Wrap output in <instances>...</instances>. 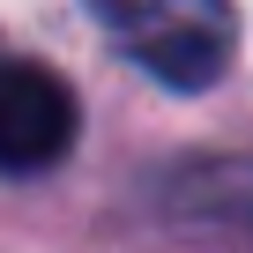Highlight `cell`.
<instances>
[{
    "label": "cell",
    "mask_w": 253,
    "mask_h": 253,
    "mask_svg": "<svg viewBox=\"0 0 253 253\" xmlns=\"http://www.w3.org/2000/svg\"><path fill=\"white\" fill-rule=\"evenodd\" d=\"M75 142V97L52 67L38 60H8V82H0V164L15 179L45 171L60 149Z\"/></svg>",
    "instance_id": "obj_2"
},
{
    "label": "cell",
    "mask_w": 253,
    "mask_h": 253,
    "mask_svg": "<svg viewBox=\"0 0 253 253\" xmlns=\"http://www.w3.org/2000/svg\"><path fill=\"white\" fill-rule=\"evenodd\" d=\"M97 30L164 89H216L238 52L231 0H89Z\"/></svg>",
    "instance_id": "obj_1"
}]
</instances>
